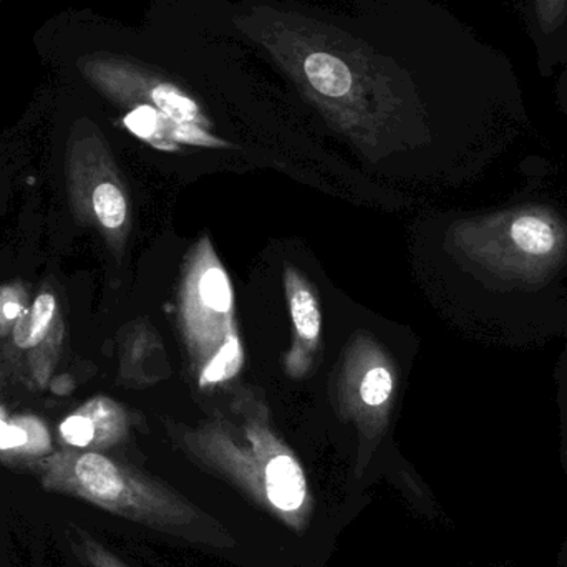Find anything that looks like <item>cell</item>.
<instances>
[{
  "label": "cell",
  "mask_w": 567,
  "mask_h": 567,
  "mask_svg": "<svg viewBox=\"0 0 567 567\" xmlns=\"http://www.w3.org/2000/svg\"><path fill=\"white\" fill-rule=\"evenodd\" d=\"M238 27L367 162H383L415 145L419 106L392 60L299 13L256 9L238 17Z\"/></svg>",
  "instance_id": "obj_1"
},
{
  "label": "cell",
  "mask_w": 567,
  "mask_h": 567,
  "mask_svg": "<svg viewBox=\"0 0 567 567\" xmlns=\"http://www.w3.org/2000/svg\"><path fill=\"white\" fill-rule=\"evenodd\" d=\"M173 439L189 458L228 478L286 525L309 516L306 473L276 432L261 389L238 386L196 426L176 425Z\"/></svg>",
  "instance_id": "obj_2"
},
{
  "label": "cell",
  "mask_w": 567,
  "mask_h": 567,
  "mask_svg": "<svg viewBox=\"0 0 567 567\" xmlns=\"http://www.w3.org/2000/svg\"><path fill=\"white\" fill-rule=\"evenodd\" d=\"M176 329L189 373L203 392L228 385L245 369L235 289L208 235L199 236L183 259Z\"/></svg>",
  "instance_id": "obj_3"
},
{
  "label": "cell",
  "mask_w": 567,
  "mask_h": 567,
  "mask_svg": "<svg viewBox=\"0 0 567 567\" xmlns=\"http://www.w3.org/2000/svg\"><path fill=\"white\" fill-rule=\"evenodd\" d=\"M40 476L47 492L83 499L162 532H192L206 518L172 489L102 453L53 456Z\"/></svg>",
  "instance_id": "obj_4"
},
{
  "label": "cell",
  "mask_w": 567,
  "mask_h": 567,
  "mask_svg": "<svg viewBox=\"0 0 567 567\" xmlns=\"http://www.w3.org/2000/svg\"><path fill=\"white\" fill-rule=\"evenodd\" d=\"M453 255L473 266L528 271L555 266L565 258L567 229L543 206L456 221L449 231Z\"/></svg>",
  "instance_id": "obj_5"
},
{
  "label": "cell",
  "mask_w": 567,
  "mask_h": 567,
  "mask_svg": "<svg viewBox=\"0 0 567 567\" xmlns=\"http://www.w3.org/2000/svg\"><path fill=\"white\" fill-rule=\"evenodd\" d=\"M399 392V370L389 350L369 330H357L343 347L333 385L340 419L359 430L360 449L385 433Z\"/></svg>",
  "instance_id": "obj_6"
},
{
  "label": "cell",
  "mask_w": 567,
  "mask_h": 567,
  "mask_svg": "<svg viewBox=\"0 0 567 567\" xmlns=\"http://www.w3.org/2000/svg\"><path fill=\"white\" fill-rule=\"evenodd\" d=\"M282 282L290 317V346L282 357V372L290 380H303L312 373L322 349V307L316 287L299 269L286 266Z\"/></svg>",
  "instance_id": "obj_7"
},
{
  "label": "cell",
  "mask_w": 567,
  "mask_h": 567,
  "mask_svg": "<svg viewBox=\"0 0 567 567\" xmlns=\"http://www.w3.org/2000/svg\"><path fill=\"white\" fill-rule=\"evenodd\" d=\"M116 90L125 93L133 105H150L179 123H193L213 132L212 118L206 115L195 96L175 82L153 73L123 72L113 79Z\"/></svg>",
  "instance_id": "obj_8"
},
{
  "label": "cell",
  "mask_w": 567,
  "mask_h": 567,
  "mask_svg": "<svg viewBox=\"0 0 567 567\" xmlns=\"http://www.w3.org/2000/svg\"><path fill=\"white\" fill-rule=\"evenodd\" d=\"M125 433V413L112 402L96 403L89 413L69 416L60 426L62 439L75 449L113 445Z\"/></svg>",
  "instance_id": "obj_9"
},
{
  "label": "cell",
  "mask_w": 567,
  "mask_h": 567,
  "mask_svg": "<svg viewBox=\"0 0 567 567\" xmlns=\"http://www.w3.org/2000/svg\"><path fill=\"white\" fill-rule=\"evenodd\" d=\"M130 359H132L136 379L146 385L172 375L165 346L153 327L143 326L140 332H136L132 349H130Z\"/></svg>",
  "instance_id": "obj_10"
},
{
  "label": "cell",
  "mask_w": 567,
  "mask_h": 567,
  "mask_svg": "<svg viewBox=\"0 0 567 567\" xmlns=\"http://www.w3.org/2000/svg\"><path fill=\"white\" fill-rule=\"evenodd\" d=\"M92 208L96 221L103 229L122 238L125 235L126 225L130 219L128 199L122 185L115 179H103L92 192Z\"/></svg>",
  "instance_id": "obj_11"
},
{
  "label": "cell",
  "mask_w": 567,
  "mask_h": 567,
  "mask_svg": "<svg viewBox=\"0 0 567 567\" xmlns=\"http://www.w3.org/2000/svg\"><path fill=\"white\" fill-rule=\"evenodd\" d=\"M53 312H55V299L49 293H43L17 326L16 342L23 349L37 346L45 336L52 322Z\"/></svg>",
  "instance_id": "obj_12"
},
{
  "label": "cell",
  "mask_w": 567,
  "mask_h": 567,
  "mask_svg": "<svg viewBox=\"0 0 567 567\" xmlns=\"http://www.w3.org/2000/svg\"><path fill=\"white\" fill-rule=\"evenodd\" d=\"M79 536L80 555L90 567H128L92 536L82 532H79Z\"/></svg>",
  "instance_id": "obj_13"
},
{
  "label": "cell",
  "mask_w": 567,
  "mask_h": 567,
  "mask_svg": "<svg viewBox=\"0 0 567 567\" xmlns=\"http://www.w3.org/2000/svg\"><path fill=\"white\" fill-rule=\"evenodd\" d=\"M535 7L543 32L551 33L559 29L566 17L567 0H535Z\"/></svg>",
  "instance_id": "obj_14"
},
{
  "label": "cell",
  "mask_w": 567,
  "mask_h": 567,
  "mask_svg": "<svg viewBox=\"0 0 567 567\" xmlns=\"http://www.w3.org/2000/svg\"><path fill=\"white\" fill-rule=\"evenodd\" d=\"M30 445V436L22 426L9 425L0 420V452L27 449Z\"/></svg>",
  "instance_id": "obj_15"
},
{
  "label": "cell",
  "mask_w": 567,
  "mask_h": 567,
  "mask_svg": "<svg viewBox=\"0 0 567 567\" xmlns=\"http://www.w3.org/2000/svg\"><path fill=\"white\" fill-rule=\"evenodd\" d=\"M559 403H561L563 420H565V429L567 432V346L565 355L561 360V370H559Z\"/></svg>",
  "instance_id": "obj_16"
},
{
  "label": "cell",
  "mask_w": 567,
  "mask_h": 567,
  "mask_svg": "<svg viewBox=\"0 0 567 567\" xmlns=\"http://www.w3.org/2000/svg\"><path fill=\"white\" fill-rule=\"evenodd\" d=\"M20 312H22V307L17 302H7L6 306H3V316H6L7 319H16Z\"/></svg>",
  "instance_id": "obj_17"
}]
</instances>
